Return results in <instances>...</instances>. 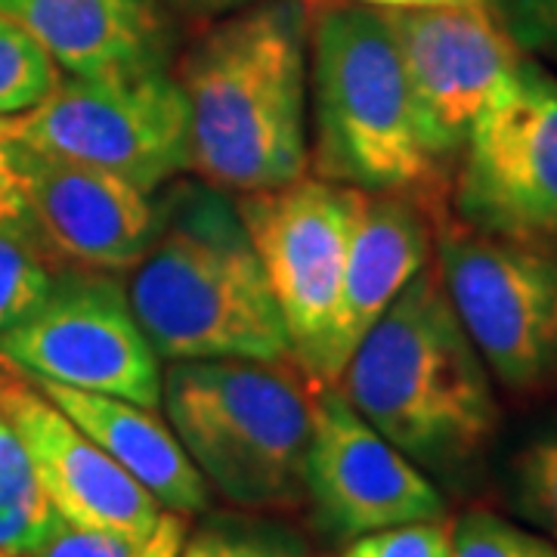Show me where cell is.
<instances>
[{"mask_svg": "<svg viewBox=\"0 0 557 557\" xmlns=\"http://www.w3.org/2000/svg\"><path fill=\"white\" fill-rule=\"evenodd\" d=\"M161 7L171 10H186V13H199V16H220V13H233L242 10L255 0H159Z\"/></svg>", "mask_w": 557, "mask_h": 557, "instance_id": "83f0119b", "label": "cell"}, {"mask_svg": "<svg viewBox=\"0 0 557 557\" xmlns=\"http://www.w3.org/2000/svg\"><path fill=\"white\" fill-rule=\"evenodd\" d=\"M53 278L35 236L0 226V338L38 310Z\"/></svg>", "mask_w": 557, "mask_h": 557, "instance_id": "7402d4cb", "label": "cell"}, {"mask_svg": "<svg viewBox=\"0 0 557 557\" xmlns=\"http://www.w3.org/2000/svg\"><path fill=\"white\" fill-rule=\"evenodd\" d=\"M38 387L164 511H177L183 518L208 511V480L201 478L174 428L161 421L156 409L53 381H38Z\"/></svg>", "mask_w": 557, "mask_h": 557, "instance_id": "e0dca14e", "label": "cell"}, {"mask_svg": "<svg viewBox=\"0 0 557 557\" xmlns=\"http://www.w3.org/2000/svg\"><path fill=\"white\" fill-rule=\"evenodd\" d=\"M338 387L421 471H465L498 431L490 366L468 338L437 263H428L362 335Z\"/></svg>", "mask_w": 557, "mask_h": 557, "instance_id": "3957f363", "label": "cell"}, {"mask_svg": "<svg viewBox=\"0 0 557 557\" xmlns=\"http://www.w3.org/2000/svg\"><path fill=\"white\" fill-rule=\"evenodd\" d=\"M189 174L230 196L295 183L310 168V7L255 0L183 53Z\"/></svg>", "mask_w": 557, "mask_h": 557, "instance_id": "6da1fadb", "label": "cell"}, {"mask_svg": "<svg viewBox=\"0 0 557 557\" xmlns=\"http://www.w3.org/2000/svg\"><path fill=\"white\" fill-rule=\"evenodd\" d=\"M0 226L35 236L32 218H28L25 189H22L20 171H16V161H13V143H10L7 127H3V119H0Z\"/></svg>", "mask_w": 557, "mask_h": 557, "instance_id": "4316f807", "label": "cell"}, {"mask_svg": "<svg viewBox=\"0 0 557 557\" xmlns=\"http://www.w3.org/2000/svg\"><path fill=\"white\" fill-rule=\"evenodd\" d=\"M186 533V518L177 511H161L149 530H97L65 523L32 557H177Z\"/></svg>", "mask_w": 557, "mask_h": 557, "instance_id": "ffe728a7", "label": "cell"}, {"mask_svg": "<svg viewBox=\"0 0 557 557\" xmlns=\"http://www.w3.org/2000/svg\"><path fill=\"white\" fill-rule=\"evenodd\" d=\"M310 161L329 183L424 201L440 183L387 10L322 0L310 20Z\"/></svg>", "mask_w": 557, "mask_h": 557, "instance_id": "277c9868", "label": "cell"}, {"mask_svg": "<svg viewBox=\"0 0 557 557\" xmlns=\"http://www.w3.org/2000/svg\"><path fill=\"white\" fill-rule=\"evenodd\" d=\"M359 189L304 177L236 199L307 381L325 384V350L338 310Z\"/></svg>", "mask_w": 557, "mask_h": 557, "instance_id": "30bf717a", "label": "cell"}, {"mask_svg": "<svg viewBox=\"0 0 557 557\" xmlns=\"http://www.w3.org/2000/svg\"><path fill=\"white\" fill-rule=\"evenodd\" d=\"M0 557H10V555H7V552H0Z\"/></svg>", "mask_w": 557, "mask_h": 557, "instance_id": "f546056e", "label": "cell"}, {"mask_svg": "<svg viewBox=\"0 0 557 557\" xmlns=\"http://www.w3.org/2000/svg\"><path fill=\"white\" fill-rule=\"evenodd\" d=\"M387 16L424 139L440 161L449 159L515 84L527 50H520L486 0L387 10Z\"/></svg>", "mask_w": 557, "mask_h": 557, "instance_id": "8fae6325", "label": "cell"}, {"mask_svg": "<svg viewBox=\"0 0 557 557\" xmlns=\"http://www.w3.org/2000/svg\"><path fill=\"white\" fill-rule=\"evenodd\" d=\"M65 527L16 431L0 416V552L32 557Z\"/></svg>", "mask_w": 557, "mask_h": 557, "instance_id": "ac0fdd59", "label": "cell"}, {"mask_svg": "<svg viewBox=\"0 0 557 557\" xmlns=\"http://www.w3.org/2000/svg\"><path fill=\"white\" fill-rule=\"evenodd\" d=\"M511 505L557 545V434L530 440L511 461Z\"/></svg>", "mask_w": 557, "mask_h": 557, "instance_id": "603a6c76", "label": "cell"}, {"mask_svg": "<svg viewBox=\"0 0 557 557\" xmlns=\"http://www.w3.org/2000/svg\"><path fill=\"white\" fill-rule=\"evenodd\" d=\"M127 295L139 329L164 362H295L236 196L205 180L168 183L156 236L131 270Z\"/></svg>", "mask_w": 557, "mask_h": 557, "instance_id": "7a4b0ae2", "label": "cell"}, {"mask_svg": "<svg viewBox=\"0 0 557 557\" xmlns=\"http://www.w3.org/2000/svg\"><path fill=\"white\" fill-rule=\"evenodd\" d=\"M177 557H310V545L288 523L248 515H208L186 533Z\"/></svg>", "mask_w": 557, "mask_h": 557, "instance_id": "d6986e66", "label": "cell"}, {"mask_svg": "<svg viewBox=\"0 0 557 557\" xmlns=\"http://www.w3.org/2000/svg\"><path fill=\"white\" fill-rule=\"evenodd\" d=\"M313 434L307 502L335 539H359L399 523L446 518V502L412 458L359 416L338 384L310 381Z\"/></svg>", "mask_w": 557, "mask_h": 557, "instance_id": "7c38bea8", "label": "cell"}, {"mask_svg": "<svg viewBox=\"0 0 557 557\" xmlns=\"http://www.w3.org/2000/svg\"><path fill=\"white\" fill-rule=\"evenodd\" d=\"M344 557H453V523L446 518L399 523L350 539Z\"/></svg>", "mask_w": 557, "mask_h": 557, "instance_id": "d4e9b609", "label": "cell"}, {"mask_svg": "<svg viewBox=\"0 0 557 557\" xmlns=\"http://www.w3.org/2000/svg\"><path fill=\"white\" fill-rule=\"evenodd\" d=\"M0 357L35 381L161 406V359L115 273L69 270L32 317L0 338Z\"/></svg>", "mask_w": 557, "mask_h": 557, "instance_id": "9c48e42d", "label": "cell"}, {"mask_svg": "<svg viewBox=\"0 0 557 557\" xmlns=\"http://www.w3.org/2000/svg\"><path fill=\"white\" fill-rule=\"evenodd\" d=\"M22 146L156 193L189 174V106L171 69L60 81L32 112L3 119Z\"/></svg>", "mask_w": 557, "mask_h": 557, "instance_id": "8992f818", "label": "cell"}, {"mask_svg": "<svg viewBox=\"0 0 557 557\" xmlns=\"http://www.w3.org/2000/svg\"><path fill=\"white\" fill-rule=\"evenodd\" d=\"M453 557H557V545L493 511H468L453 523Z\"/></svg>", "mask_w": 557, "mask_h": 557, "instance_id": "cb8c5ba5", "label": "cell"}, {"mask_svg": "<svg viewBox=\"0 0 557 557\" xmlns=\"http://www.w3.org/2000/svg\"><path fill=\"white\" fill-rule=\"evenodd\" d=\"M161 406L208 486L245 511L307 502L310 381L295 362H171Z\"/></svg>", "mask_w": 557, "mask_h": 557, "instance_id": "5b68a950", "label": "cell"}, {"mask_svg": "<svg viewBox=\"0 0 557 557\" xmlns=\"http://www.w3.org/2000/svg\"><path fill=\"white\" fill-rule=\"evenodd\" d=\"M60 69L78 78H119L168 69L174 32L159 0H0Z\"/></svg>", "mask_w": 557, "mask_h": 557, "instance_id": "2e32d148", "label": "cell"}, {"mask_svg": "<svg viewBox=\"0 0 557 557\" xmlns=\"http://www.w3.org/2000/svg\"><path fill=\"white\" fill-rule=\"evenodd\" d=\"M498 13L520 50L557 60V0H502Z\"/></svg>", "mask_w": 557, "mask_h": 557, "instance_id": "484cf974", "label": "cell"}, {"mask_svg": "<svg viewBox=\"0 0 557 557\" xmlns=\"http://www.w3.org/2000/svg\"><path fill=\"white\" fill-rule=\"evenodd\" d=\"M10 143L40 245L84 270H134L156 236L159 201L109 171Z\"/></svg>", "mask_w": 557, "mask_h": 557, "instance_id": "4fadbf2b", "label": "cell"}, {"mask_svg": "<svg viewBox=\"0 0 557 557\" xmlns=\"http://www.w3.org/2000/svg\"><path fill=\"white\" fill-rule=\"evenodd\" d=\"M379 10H421V7H446V3H465V0H357Z\"/></svg>", "mask_w": 557, "mask_h": 557, "instance_id": "f1b7e54d", "label": "cell"}, {"mask_svg": "<svg viewBox=\"0 0 557 557\" xmlns=\"http://www.w3.org/2000/svg\"><path fill=\"white\" fill-rule=\"evenodd\" d=\"M0 416L16 431L35 465L40 486L72 527L97 530H149L161 508L119 461L62 412L53 399L0 357Z\"/></svg>", "mask_w": 557, "mask_h": 557, "instance_id": "5bb4252c", "label": "cell"}, {"mask_svg": "<svg viewBox=\"0 0 557 557\" xmlns=\"http://www.w3.org/2000/svg\"><path fill=\"white\" fill-rule=\"evenodd\" d=\"M456 218L486 236L557 255V78L523 60L461 146Z\"/></svg>", "mask_w": 557, "mask_h": 557, "instance_id": "ba28073f", "label": "cell"}, {"mask_svg": "<svg viewBox=\"0 0 557 557\" xmlns=\"http://www.w3.org/2000/svg\"><path fill=\"white\" fill-rule=\"evenodd\" d=\"M437 270L458 319L505 387L557 375V255L437 220Z\"/></svg>", "mask_w": 557, "mask_h": 557, "instance_id": "52a82bcc", "label": "cell"}, {"mask_svg": "<svg viewBox=\"0 0 557 557\" xmlns=\"http://www.w3.org/2000/svg\"><path fill=\"white\" fill-rule=\"evenodd\" d=\"M434 230L421 201L399 193H362L350 223L338 310L325 350V384H338L362 335L431 263Z\"/></svg>", "mask_w": 557, "mask_h": 557, "instance_id": "9a60e30c", "label": "cell"}, {"mask_svg": "<svg viewBox=\"0 0 557 557\" xmlns=\"http://www.w3.org/2000/svg\"><path fill=\"white\" fill-rule=\"evenodd\" d=\"M57 60L22 25L0 16V119H16L53 94Z\"/></svg>", "mask_w": 557, "mask_h": 557, "instance_id": "44dd1931", "label": "cell"}]
</instances>
